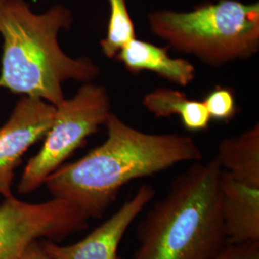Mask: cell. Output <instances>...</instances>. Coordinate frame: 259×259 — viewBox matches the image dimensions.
I'll list each match as a JSON object with an SVG mask.
<instances>
[{"label": "cell", "mask_w": 259, "mask_h": 259, "mask_svg": "<svg viewBox=\"0 0 259 259\" xmlns=\"http://www.w3.org/2000/svg\"><path fill=\"white\" fill-rule=\"evenodd\" d=\"M105 127L108 136L102 144L78 160L62 165L45 183L52 198L74 204L90 219L103 217L123 186L132 181L204 157L191 137L144 133L113 112Z\"/></svg>", "instance_id": "cell-1"}, {"label": "cell", "mask_w": 259, "mask_h": 259, "mask_svg": "<svg viewBox=\"0 0 259 259\" xmlns=\"http://www.w3.org/2000/svg\"><path fill=\"white\" fill-rule=\"evenodd\" d=\"M72 23L70 10L61 4L37 14L25 0H0V89L58 106L65 82L98 78L101 70L90 58L70 57L60 47V32Z\"/></svg>", "instance_id": "cell-2"}, {"label": "cell", "mask_w": 259, "mask_h": 259, "mask_svg": "<svg viewBox=\"0 0 259 259\" xmlns=\"http://www.w3.org/2000/svg\"><path fill=\"white\" fill-rule=\"evenodd\" d=\"M216 157L196 161L138 225L134 259H213L227 245Z\"/></svg>", "instance_id": "cell-3"}, {"label": "cell", "mask_w": 259, "mask_h": 259, "mask_svg": "<svg viewBox=\"0 0 259 259\" xmlns=\"http://www.w3.org/2000/svg\"><path fill=\"white\" fill-rule=\"evenodd\" d=\"M153 34L211 66L249 59L259 49V4L219 0L188 12L148 14Z\"/></svg>", "instance_id": "cell-4"}, {"label": "cell", "mask_w": 259, "mask_h": 259, "mask_svg": "<svg viewBox=\"0 0 259 259\" xmlns=\"http://www.w3.org/2000/svg\"><path fill=\"white\" fill-rule=\"evenodd\" d=\"M56 107L53 123L39 151L28 160L20 177L18 191L26 195L45 185L47 178L64 165L85 139L106 124L111 114V98L102 84L81 85L72 98Z\"/></svg>", "instance_id": "cell-5"}, {"label": "cell", "mask_w": 259, "mask_h": 259, "mask_svg": "<svg viewBox=\"0 0 259 259\" xmlns=\"http://www.w3.org/2000/svg\"><path fill=\"white\" fill-rule=\"evenodd\" d=\"M88 215L58 198L28 203L14 195L0 203V259H19L37 240L60 242L89 228Z\"/></svg>", "instance_id": "cell-6"}, {"label": "cell", "mask_w": 259, "mask_h": 259, "mask_svg": "<svg viewBox=\"0 0 259 259\" xmlns=\"http://www.w3.org/2000/svg\"><path fill=\"white\" fill-rule=\"evenodd\" d=\"M56 107L45 100L21 96L8 120L0 127V196H13L15 171L28 150L44 139L55 116Z\"/></svg>", "instance_id": "cell-7"}, {"label": "cell", "mask_w": 259, "mask_h": 259, "mask_svg": "<svg viewBox=\"0 0 259 259\" xmlns=\"http://www.w3.org/2000/svg\"><path fill=\"white\" fill-rule=\"evenodd\" d=\"M155 195L152 185H142L136 194L83 239L69 245L41 240L44 249L51 259H124L118 254L121 241Z\"/></svg>", "instance_id": "cell-8"}, {"label": "cell", "mask_w": 259, "mask_h": 259, "mask_svg": "<svg viewBox=\"0 0 259 259\" xmlns=\"http://www.w3.org/2000/svg\"><path fill=\"white\" fill-rule=\"evenodd\" d=\"M220 197L227 245L259 242V188L239 183L222 169Z\"/></svg>", "instance_id": "cell-9"}, {"label": "cell", "mask_w": 259, "mask_h": 259, "mask_svg": "<svg viewBox=\"0 0 259 259\" xmlns=\"http://www.w3.org/2000/svg\"><path fill=\"white\" fill-rule=\"evenodd\" d=\"M115 58L133 74L148 70L182 87L188 85L196 78V68L189 61L172 58L167 48L137 37L122 47Z\"/></svg>", "instance_id": "cell-10"}, {"label": "cell", "mask_w": 259, "mask_h": 259, "mask_svg": "<svg viewBox=\"0 0 259 259\" xmlns=\"http://www.w3.org/2000/svg\"><path fill=\"white\" fill-rule=\"evenodd\" d=\"M224 171L244 185L259 188V125L223 139L216 156Z\"/></svg>", "instance_id": "cell-11"}, {"label": "cell", "mask_w": 259, "mask_h": 259, "mask_svg": "<svg viewBox=\"0 0 259 259\" xmlns=\"http://www.w3.org/2000/svg\"><path fill=\"white\" fill-rule=\"evenodd\" d=\"M142 103L157 118L179 115L185 128L192 132L207 129L211 121L203 101L190 100L176 90L156 89L144 96Z\"/></svg>", "instance_id": "cell-12"}, {"label": "cell", "mask_w": 259, "mask_h": 259, "mask_svg": "<svg viewBox=\"0 0 259 259\" xmlns=\"http://www.w3.org/2000/svg\"><path fill=\"white\" fill-rule=\"evenodd\" d=\"M110 18L106 37L100 41L103 54L113 59L121 48L136 37L134 21L131 18L126 0H108Z\"/></svg>", "instance_id": "cell-13"}, {"label": "cell", "mask_w": 259, "mask_h": 259, "mask_svg": "<svg viewBox=\"0 0 259 259\" xmlns=\"http://www.w3.org/2000/svg\"><path fill=\"white\" fill-rule=\"evenodd\" d=\"M211 119L230 120L236 112L235 98L232 90L216 88L203 101Z\"/></svg>", "instance_id": "cell-14"}, {"label": "cell", "mask_w": 259, "mask_h": 259, "mask_svg": "<svg viewBox=\"0 0 259 259\" xmlns=\"http://www.w3.org/2000/svg\"><path fill=\"white\" fill-rule=\"evenodd\" d=\"M213 259H259V242L226 245Z\"/></svg>", "instance_id": "cell-15"}, {"label": "cell", "mask_w": 259, "mask_h": 259, "mask_svg": "<svg viewBox=\"0 0 259 259\" xmlns=\"http://www.w3.org/2000/svg\"><path fill=\"white\" fill-rule=\"evenodd\" d=\"M19 259H51L44 249L41 240L32 242Z\"/></svg>", "instance_id": "cell-16"}]
</instances>
